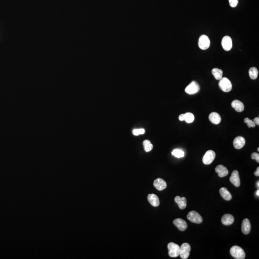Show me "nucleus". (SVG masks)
<instances>
[{
  "mask_svg": "<svg viewBox=\"0 0 259 259\" xmlns=\"http://www.w3.org/2000/svg\"><path fill=\"white\" fill-rule=\"evenodd\" d=\"M230 252L232 257L236 259H244L245 253L242 248L238 246H234L230 248Z\"/></svg>",
  "mask_w": 259,
  "mask_h": 259,
  "instance_id": "obj_1",
  "label": "nucleus"
},
{
  "mask_svg": "<svg viewBox=\"0 0 259 259\" xmlns=\"http://www.w3.org/2000/svg\"><path fill=\"white\" fill-rule=\"evenodd\" d=\"M220 89L225 92H229L232 89V84L227 78H222L218 83Z\"/></svg>",
  "mask_w": 259,
  "mask_h": 259,
  "instance_id": "obj_2",
  "label": "nucleus"
},
{
  "mask_svg": "<svg viewBox=\"0 0 259 259\" xmlns=\"http://www.w3.org/2000/svg\"><path fill=\"white\" fill-rule=\"evenodd\" d=\"M168 255L171 257H177L179 255L180 247L174 243L170 242L167 245Z\"/></svg>",
  "mask_w": 259,
  "mask_h": 259,
  "instance_id": "obj_3",
  "label": "nucleus"
},
{
  "mask_svg": "<svg viewBox=\"0 0 259 259\" xmlns=\"http://www.w3.org/2000/svg\"><path fill=\"white\" fill-rule=\"evenodd\" d=\"M187 217L190 221L196 224H201L203 222L202 217L195 211H190Z\"/></svg>",
  "mask_w": 259,
  "mask_h": 259,
  "instance_id": "obj_4",
  "label": "nucleus"
},
{
  "mask_svg": "<svg viewBox=\"0 0 259 259\" xmlns=\"http://www.w3.org/2000/svg\"><path fill=\"white\" fill-rule=\"evenodd\" d=\"M191 246L188 243H184L180 247L179 255L182 259H186L188 258L191 251Z\"/></svg>",
  "mask_w": 259,
  "mask_h": 259,
  "instance_id": "obj_5",
  "label": "nucleus"
},
{
  "mask_svg": "<svg viewBox=\"0 0 259 259\" xmlns=\"http://www.w3.org/2000/svg\"><path fill=\"white\" fill-rule=\"evenodd\" d=\"M210 45V41L207 36L205 35H201L199 39L198 46L199 47L203 50H207Z\"/></svg>",
  "mask_w": 259,
  "mask_h": 259,
  "instance_id": "obj_6",
  "label": "nucleus"
},
{
  "mask_svg": "<svg viewBox=\"0 0 259 259\" xmlns=\"http://www.w3.org/2000/svg\"><path fill=\"white\" fill-rule=\"evenodd\" d=\"M199 84L195 81H192L185 89V92L188 94L193 95L198 93L200 90Z\"/></svg>",
  "mask_w": 259,
  "mask_h": 259,
  "instance_id": "obj_7",
  "label": "nucleus"
},
{
  "mask_svg": "<svg viewBox=\"0 0 259 259\" xmlns=\"http://www.w3.org/2000/svg\"><path fill=\"white\" fill-rule=\"evenodd\" d=\"M216 158V153L213 150H208L205 153L203 158V162L205 165L211 164Z\"/></svg>",
  "mask_w": 259,
  "mask_h": 259,
  "instance_id": "obj_8",
  "label": "nucleus"
},
{
  "mask_svg": "<svg viewBox=\"0 0 259 259\" xmlns=\"http://www.w3.org/2000/svg\"><path fill=\"white\" fill-rule=\"evenodd\" d=\"M222 46L226 51H229L232 47V39L229 36H225L222 40Z\"/></svg>",
  "mask_w": 259,
  "mask_h": 259,
  "instance_id": "obj_9",
  "label": "nucleus"
},
{
  "mask_svg": "<svg viewBox=\"0 0 259 259\" xmlns=\"http://www.w3.org/2000/svg\"><path fill=\"white\" fill-rule=\"evenodd\" d=\"M230 181L236 187H238L240 185V178L239 173L237 170H234L230 177Z\"/></svg>",
  "mask_w": 259,
  "mask_h": 259,
  "instance_id": "obj_10",
  "label": "nucleus"
},
{
  "mask_svg": "<svg viewBox=\"0 0 259 259\" xmlns=\"http://www.w3.org/2000/svg\"><path fill=\"white\" fill-rule=\"evenodd\" d=\"M173 223L180 231H183L187 228V224L185 220L177 218L173 221Z\"/></svg>",
  "mask_w": 259,
  "mask_h": 259,
  "instance_id": "obj_11",
  "label": "nucleus"
},
{
  "mask_svg": "<svg viewBox=\"0 0 259 259\" xmlns=\"http://www.w3.org/2000/svg\"><path fill=\"white\" fill-rule=\"evenodd\" d=\"M246 141L244 137L242 136H238L235 138L233 141L234 147L237 149H240L245 145Z\"/></svg>",
  "mask_w": 259,
  "mask_h": 259,
  "instance_id": "obj_12",
  "label": "nucleus"
},
{
  "mask_svg": "<svg viewBox=\"0 0 259 259\" xmlns=\"http://www.w3.org/2000/svg\"><path fill=\"white\" fill-rule=\"evenodd\" d=\"M154 186L158 191H162L167 188L166 181L162 179L158 178L154 182Z\"/></svg>",
  "mask_w": 259,
  "mask_h": 259,
  "instance_id": "obj_13",
  "label": "nucleus"
},
{
  "mask_svg": "<svg viewBox=\"0 0 259 259\" xmlns=\"http://www.w3.org/2000/svg\"><path fill=\"white\" fill-rule=\"evenodd\" d=\"M251 225L250 221L247 218H245L243 220L242 224V232L244 234H248L251 231Z\"/></svg>",
  "mask_w": 259,
  "mask_h": 259,
  "instance_id": "obj_14",
  "label": "nucleus"
},
{
  "mask_svg": "<svg viewBox=\"0 0 259 259\" xmlns=\"http://www.w3.org/2000/svg\"><path fill=\"white\" fill-rule=\"evenodd\" d=\"M147 199H148V201L150 204H151L152 206H154V207H158V206H159V204H160L159 199L158 196L156 195L155 194H149L148 197H147Z\"/></svg>",
  "mask_w": 259,
  "mask_h": 259,
  "instance_id": "obj_15",
  "label": "nucleus"
},
{
  "mask_svg": "<svg viewBox=\"0 0 259 259\" xmlns=\"http://www.w3.org/2000/svg\"><path fill=\"white\" fill-rule=\"evenodd\" d=\"M216 172L218 173V176L223 178L225 177L229 174V171L226 167L222 165H219L216 167L215 169Z\"/></svg>",
  "mask_w": 259,
  "mask_h": 259,
  "instance_id": "obj_16",
  "label": "nucleus"
},
{
  "mask_svg": "<svg viewBox=\"0 0 259 259\" xmlns=\"http://www.w3.org/2000/svg\"><path fill=\"white\" fill-rule=\"evenodd\" d=\"M175 201L178 204L180 209H184L187 206V200L184 197H180L177 196L175 198Z\"/></svg>",
  "mask_w": 259,
  "mask_h": 259,
  "instance_id": "obj_17",
  "label": "nucleus"
},
{
  "mask_svg": "<svg viewBox=\"0 0 259 259\" xmlns=\"http://www.w3.org/2000/svg\"><path fill=\"white\" fill-rule=\"evenodd\" d=\"M231 106L237 112H241L244 110V105L239 100H234L231 103Z\"/></svg>",
  "mask_w": 259,
  "mask_h": 259,
  "instance_id": "obj_18",
  "label": "nucleus"
},
{
  "mask_svg": "<svg viewBox=\"0 0 259 259\" xmlns=\"http://www.w3.org/2000/svg\"><path fill=\"white\" fill-rule=\"evenodd\" d=\"M234 221V218L230 214H225L222 217V223L223 225L226 226L232 225Z\"/></svg>",
  "mask_w": 259,
  "mask_h": 259,
  "instance_id": "obj_19",
  "label": "nucleus"
},
{
  "mask_svg": "<svg viewBox=\"0 0 259 259\" xmlns=\"http://www.w3.org/2000/svg\"><path fill=\"white\" fill-rule=\"evenodd\" d=\"M209 119L212 123L218 124L221 121V118L218 113L217 112H212L209 116Z\"/></svg>",
  "mask_w": 259,
  "mask_h": 259,
  "instance_id": "obj_20",
  "label": "nucleus"
},
{
  "mask_svg": "<svg viewBox=\"0 0 259 259\" xmlns=\"http://www.w3.org/2000/svg\"><path fill=\"white\" fill-rule=\"evenodd\" d=\"M219 192L222 197L225 200L230 201L232 199L231 194L226 188L222 187L220 189Z\"/></svg>",
  "mask_w": 259,
  "mask_h": 259,
  "instance_id": "obj_21",
  "label": "nucleus"
},
{
  "mask_svg": "<svg viewBox=\"0 0 259 259\" xmlns=\"http://www.w3.org/2000/svg\"><path fill=\"white\" fill-rule=\"evenodd\" d=\"M212 73L217 80H220L222 78L223 71L222 70L215 68L212 69Z\"/></svg>",
  "mask_w": 259,
  "mask_h": 259,
  "instance_id": "obj_22",
  "label": "nucleus"
},
{
  "mask_svg": "<svg viewBox=\"0 0 259 259\" xmlns=\"http://www.w3.org/2000/svg\"><path fill=\"white\" fill-rule=\"evenodd\" d=\"M248 74L250 78L252 80H255L257 78L258 76V71L256 67H251L248 71Z\"/></svg>",
  "mask_w": 259,
  "mask_h": 259,
  "instance_id": "obj_23",
  "label": "nucleus"
},
{
  "mask_svg": "<svg viewBox=\"0 0 259 259\" xmlns=\"http://www.w3.org/2000/svg\"><path fill=\"white\" fill-rule=\"evenodd\" d=\"M144 149L145 152H149L152 150L153 148V145L151 144V142L148 140H145L143 142Z\"/></svg>",
  "mask_w": 259,
  "mask_h": 259,
  "instance_id": "obj_24",
  "label": "nucleus"
},
{
  "mask_svg": "<svg viewBox=\"0 0 259 259\" xmlns=\"http://www.w3.org/2000/svg\"><path fill=\"white\" fill-rule=\"evenodd\" d=\"M185 115V119L184 120L186 121V123H190L194 121V116L193 114L190 112H187V113L184 114Z\"/></svg>",
  "mask_w": 259,
  "mask_h": 259,
  "instance_id": "obj_25",
  "label": "nucleus"
},
{
  "mask_svg": "<svg viewBox=\"0 0 259 259\" xmlns=\"http://www.w3.org/2000/svg\"><path fill=\"white\" fill-rule=\"evenodd\" d=\"M172 155L177 158H183L185 154H184V152L183 150L178 149L174 150L172 152Z\"/></svg>",
  "mask_w": 259,
  "mask_h": 259,
  "instance_id": "obj_26",
  "label": "nucleus"
},
{
  "mask_svg": "<svg viewBox=\"0 0 259 259\" xmlns=\"http://www.w3.org/2000/svg\"><path fill=\"white\" fill-rule=\"evenodd\" d=\"M244 123H247L248 128H254L256 124L253 120H251L248 118H246L244 119Z\"/></svg>",
  "mask_w": 259,
  "mask_h": 259,
  "instance_id": "obj_27",
  "label": "nucleus"
},
{
  "mask_svg": "<svg viewBox=\"0 0 259 259\" xmlns=\"http://www.w3.org/2000/svg\"><path fill=\"white\" fill-rule=\"evenodd\" d=\"M145 133V130L144 129H134L133 131V133L134 136H138L139 134H144Z\"/></svg>",
  "mask_w": 259,
  "mask_h": 259,
  "instance_id": "obj_28",
  "label": "nucleus"
},
{
  "mask_svg": "<svg viewBox=\"0 0 259 259\" xmlns=\"http://www.w3.org/2000/svg\"><path fill=\"white\" fill-rule=\"evenodd\" d=\"M230 6L231 7H235L238 4V0H229Z\"/></svg>",
  "mask_w": 259,
  "mask_h": 259,
  "instance_id": "obj_29",
  "label": "nucleus"
},
{
  "mask_svg": "<svg viewBox=\"0 0 259 259\" xmlns=\"http://www.w3.org/2000/svg\"><path fill=\"white\" fill-rule=\"evenodd\" d=\"M251 158L252 159H255L257 162H259V154L257 153H253L251 155Z\"/></svg>",
  "mask_w": 259,
  "mask_h": 259,
  "instance_id": "obj_30",
  "label": "nucleus"
},
{
  "mask_svg": "<svg viewBox=\"0 0 259 259\" xmlns=\"http://www.w3.org/2000/svg\"><path fill=\"white\" fill-rule=\"evenodd\" d=\"M179 120H180V121H184V119H185V115H184V114H180V115L179 116Z\"/></svg>",
  "mask_w": 259,
  "mask_h": 259,
  "instance_id": "obj_31",
  "label": "nucleus"
},
{
  "mask_svg": "<svg viewBox=\"0 0 259 259\" xmlns=\"http://www.w3.org/2000/svg\"><path fill=\"white\" fill-rule=\"evenodd\" d=\"M253 121L254 122L255 124L256 125H259V117H256L253 120Z\"/></svg>",
  "mask_w": 259,
  "mask_h": 259,
  "instance_id": "obj_32",
  "label": "nucleus"
},
{
  "mask_svg": "<svg viewBox=\"0 0 259 259\" xmlns=\"http://www.w3.org/2000/svg\"><path fill=\"white\" fill-rule=\"evenodd\" d=\"M254 175L256 176H257L258 177L259 176V167H258L257 168V170H256V171H255L254 172Z\"/></svg>",
  "mask_w": 259,
  "mask_h": 259,
  "instance_id": "obj_33",
  "label": "nucleus"
},
{
  "mask_svg": "<svg viewBox=\"0 0 259 259\" xmlns=\"http://www.w3.org/2000/svg\"><path fill=\"white\" fill-rule=\"evenodd\" d=\"M256 194H257V195L259 196V190H258V191H257V192H256Z\"/></svg>",
  "mask_w": 259,
  "mask_h": 259,
  "instance_id": "obj_34",
  "label": "nucleus"
},
{
  "mask_svg": "<svg viewBox=\"0 0 259 259\" xmlns=\"http://www.w3.org/2000/svg\"><path fill=\"white\" fill-rule=\"evenodd\" d=\"M257 187H258L259 188V181H258V182H257Z\"/></svg>",
  "mask_w": 259,
  "mask_h": 259,
  "instance_id": "obj_35",
  "label": "nucleus"
},
{
  "mask_svg": "<svg viewBox=\"0 0 259 259\" xmlns=\"http://www.w3.org/2000/svg\"><path fill=\"white\" fill-rule=\"evenodd\" d=\"M258 152H259V147H258Z\"/></svg>",
  "mask_w": 259,
  "mask_h": 259,
  "instance_id": "obj_36",
  "label": "nucleus"
}]
</instances>
